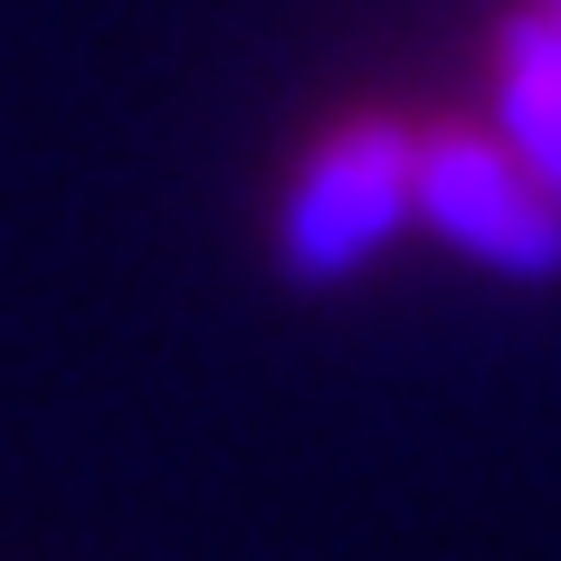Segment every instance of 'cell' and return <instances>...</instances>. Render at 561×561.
<instances>
[{"instance_id":"6da1fadb","label":"cell","mask_w":561,"mask_h":561,"mask_svg":"<svg viewBox=\"0 0 561 561\" xmlns=\"http://www.w3.org/2000/svg\"><path fill=\"white\" fill-rule=\"evenodd\" d=\"M410 219L485 276H514V286L561 276V201L485 124H410Z\"/></svg>"},{"instance_id":"7a4b0ae2","label":"cell","mask_w":561,"mask_h":561,"mask_svg":"<svg viewBox=\"0 0 561 561\" xmlns=\"http://www.w3.org/2000/svg\"><path fill=\"white\" fill-rule=\"evenodd\" d=\"M410 229V124L343 115L324 144H305L286 201H276V266L296 286H343Z\"/></svg>"},{"instance_id":"3957f363","label":"cell","mask_w":561,"mask_h":561,"mask_svg":"<svg viewBox=\"0 0 561 561\" xmlns=\"http://www.w3.org/2000/svg\"><path fill=\"white\" fill-rule=\"evenodd\" d=\"M485 95H495V124H485V134H495V144L561 201V30L533 10V0L495 20Z\"/></svg>"},{"instance_id":"277c9868","label":"cell","mask_w":561,"mask_h":561,"mask_svg":"<svg viewBox=\"0 0 561 561\" xmlns=\"http://www.w3.org/2000/svg\"><path fill=\"white\" fill-rule=\"evenodd\" d=\"M533 10H542V20H552V30H561V0H533Z\"/></svg>"}]
</instances>
